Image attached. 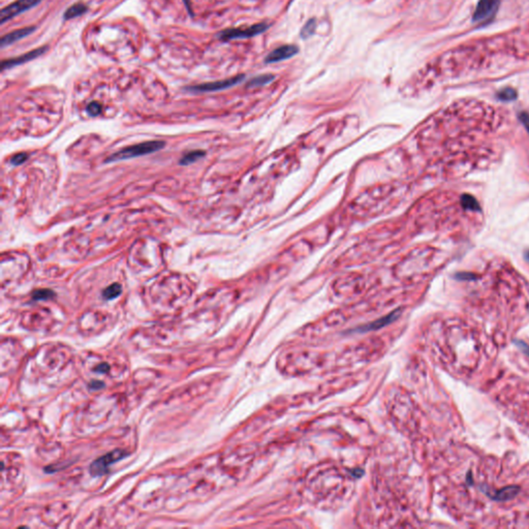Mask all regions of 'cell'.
<instances>
[{
    "label": "cell",
    "instance_id": "25",
    "mask_svg": "<svg viewBox=\"0 0 529 529\" xmlns=\"http://www.w3.org/2000/svg\"><path fill=\"white\" fill-rule=\"evenodd\" d=\"M528 258H529V252H528Z\"/></svg>",
    "mask_w": 529,
    "mask_h": 529
},
{
    "label": "cell",
    "instance_id": "13",
    "mask_svg": "<svg viewBox=\"0 0 529 529\" xmlns=\"http://www.w3.org/2000/svg\"><path fill=\"white\" fill-rule=\"evenodd\" d=\"M121 291H122V287L120 284L113 283L107 288H105V290L103 291V296L106 300H113L118 296H120Z\"/></svg>",
    "mask_w": 529,
    "mask_h": 529
},
{
    "label": "cell",
    "instance_id": "23",
    "mask_svg": "<svg viewBox=\"0 0 529 529\" xmlns=\"http://www.w3.org/2000/svg\"><path fill=\"white\" fill-rule=\"evenodd\" d=\"M96 370L100 371V372H103V373H104V372H107L109 370V366L107 364H101L99 367L96 368Z\"/></svg>",
    "mask_w": 529,
    "mask_h": 529
},
{
    "label": "cell",
    "instance_id": "7",
    "mask_svg": "<svg viewBox=\"0 0 529 529\" xmlns=\"http://www.w3.org/2000/svg\"><path fill=\"white\" fill-rule=\"evenodd\" d=\"M47 49H48L47 47H41V48L31 50V51H29V52H27V53H25L23 55L11 58V59H8V60H4L3 63H2V69L5 70V69L13 68L15 66L21 65V64L27 63V62H29L31 60H34V59H36L37 57L42 56L47 51Z\"/></svg>",
    "mask_w": 529,
    "mask_h": 529
},
{
    "label": "cell",
    "instance_id": "12",
    "mask_svg": "<svg viewBox=\"0 0 529 529\" xmlns=\"http://www.w3.org/2000/svg\"><path fill=\"white\" fill-rule=\"evenodd\" d=\"M205 156V152L204 151H199V150H195V151H191V152H188L187 154H185L183 158L180 160V165L182 166H188L190 164H193L197 161H199L200 159L204 158Z\"/></svg>",
    "mask_w": 529,
    "mask_h": 529
},
{
    "label": "cell",
    "instance_id": "5",
    "mask_svg": "<svg viewBox=\"0 0 529 529\" xmlns=\"http://www.w3.org/2000/svg\"><path fill=\"white\" fill-rule=\"evenodd\" d=\"M42 2L43 0H17V2L3 9L2 13H0V23L5 24L11 19L36 7Z\"/></svg>",
    "mask_w": 529,
    "mask_h": 529
},
{
    "label": "cell",
    "instance_id": "17",
    "mask_svg": "<svg viewBox=\"0 0 529 529\" xmlns=\"http://www.w3.org/2000/svg\"><path fill=\"white\" fill-rule=\"evenodd\" d=\"M498 97L501 101H513L517 97V93L512 88H505L498 93Z\"/></svg>",
    "mask_w": 529,
    "mask_h": 529
},
{
    "label": "cell",
    "instance_id": "8",
    "mask_svg": "<svg viewBox=\"0 0 529 529\" xmlns=\"http://www.w3.org/2000/svg\"><path fill=\"white\" fill-rule=\"evenodd\" d=\"M299 53V48L296 45H283L277 49L273 50L267 57L266 63H275L280 62L286 59H289L292 56Z\"/></svg>",
    "mask_w": 529,
    "mask_h": 529
},
{
    "label": "cell",
    "instance_id": "4",
    "mask_svg": "<svg viewBox=\"0 0 529 529\" xmlns=\"http://www.w3.org/2000/svg\"><path fill=\"white\" fill-rule=\"evenodd\" d=\"M501 0H480L474 13V21L485 24L493 20Z\"/></svg>",
    "mask_w": 529,
    "mask_h": 529
},
{
    "label": "cell",
    "instance_id": "16",
    "mask_svg": "<svg viewBox=\"0 0 529 529\" xmlns=\"http://www.w3.org/2000/svg\"><path fill=\"white\" fill-rule=\"evenodd\" d=\"M317 29V20L316 19H310L307 21V23L304 25V27L301 30V37L304 40H307L310 36L315 34Z\"/></svg>",
    "mask_w": 529,
    "mask_h": 529
},
{
    "label": "cell",
    "instance_id": "24",
    "mask_svg": "<svg viewBox=\"0 0 529 529\" xmlns=\"http://www.w3.org/2000/svg\"><path fill=\"white\" fill-rule=\"evenodd\" d=\"M183 2H184V4H185V7L187 8L189 14L192 16L193 14H192V11H191V7H190V5H189V0H183Z\"/></svg>",
    "mask_w": 529,
    "mask_h": 529
},
{
    "label": "cell",
    "instance_id": "10",
    "mask_svg": "<svg viewBox=\"0 0 529 529\" xmlns=\"http://www.w3.org/2000/svg\"><path fill=\"white\" fill-rule=\"evenodd\" d=\"M34 30H35V27H32V26L14 30L11 33H8L7 35H5L2 38V40H0V47H2L3 49L6 48V47H9V46L15 44L16 42L20 41V40H22V38L28 36Z\"/></svg>",
    "mask_w": 529,
    "mask_h": 529
},
{
    "label": "cell",
    "instance_id": "21",
    "mask_svg": "<svg viewBox=\"0 0 529 529\" xmlns=\"http://www.w3.org/2000/svg\"><path fill=\"white\" fill-rule=\"evenodd\" d=\"M520 119L522 121V123L524 124V126L526 127L527 131L529 132V115L526 114V113H522L520 115Z\"/></svg>",
    "mask_w": 529,
    "mask_h": 529
},
{
    "label": "cell",
    "instance_id": "14",
    "mask_svg": "<svg viewBox=\"0 0 529 529\" xmlns=\"http://www.w3.org/2000/svg\"><path fill=\"white\" fill-rule=\"evenodd\" d=\"M55 296V292L49 288L36 289L32 292V299L34 301H46L52 299Z\"/></svg>",
    "mask_w": 529,
    "mask_h": 529
},
{
    "label": "cell",
    "instance_id": "11",
    "mask_svg": "<svg viewBox=\"0 0 529 529\" xmlns=\"http://www.w3.org/2000/svg\"><path fill=\"white\" fill-rule=\"evenodd\" d=\"M87 12V6L82 4V3H79V4H74L72 5L71 7H69L63 14V19L64 20H70V19H73V18H77L79 16H82L83 14H85Z\"/></svg>",
    "mask_w": 529,
    "mask_h": 529
},
{
    "label": "cell",
    "instance_id": "18",
    "mask_svg": "<svg viewBox=\"0 0 529 529\" xmlns=\"http://www.w3.org/2000/svg\"><path fill=\"white\" fill-rule=\"evenodd\" d=\"M86 111H87V113H88L90 116L95 117V116H97V115H100V114H101V112H102V106H101L99 103L93 102V103H91V104H89V105L87 106Z\"/></svg>",
    "mask_w": 529,
    "mask_h": 529
},
{
    "label": "cell",
    "instance_id": "2",
    "mask_svg": "<svg viewBox=\"0 0 529 529\" xmlns=\"http://www.w3.org/2000/svg\"><path fill=\"white\" fill-rule=\"evenodd\" d=\"M269 28V25L266 23H259L249 27H240V28H230L219 32L218 37L221 41H231V40H242V38H250L259 34H262Z\"/></svg>",
    "mask_w": 529,
    "mask_h": 529
},
{
    "label": "cell",
    "instance_id": "1",
    "mask_svg": "<svg viewBox=\"0 0 529 529\" xmlns=\"http://www.w3.org/2000/svg\"><path fill=\"white\" fill-rule=\"evenodd\" d=\"M166 146V143L164 141H148L144 143H140L136 145H132L126 148H123L122 150L112 154L110 158L107 159V163H114V162H119L123 160H129L139 158V156L147 155L156 151L162 150Z\"/></svg>",
    "mask_w": 529,
    "mask_h": 529
},
{
    "label": "cell",
    "instance_id": "15",
    "mask_svg": "<svg viewBox=\"0 0 529 529\" xmlns=\"http://www.w3.org/2000/svg\"><path fill=\"white\" fill-rule=\"evenodd\" d=\"M274 79H275V78H274L273 74H262V75L256 77V78H254V79L249 81L248 86L249 87L264 86V85H267V84L271 83Z\"/></svg>",
    "mask_w": 529,
    "mask_h": 529
},
{
    "label": "cell",
    "instance_id": "19",
    "mask_svg": "<svg viewBox=\"0 0 529 529\" xmlns=\"http://www.w3.org/2000/svg\"><path fill=\"white\" fill-rule=\"evenodd\" d=\"M462 201H463V205L466 208H469V209H472V210H479L480 209L477 201L473 197H469V195H464V197L462 198Z\"/></svg>",
    "mask_w": 529,
    "mask_h": 529
},
{
    "label": "cell",
    "instance_id": "9",
    "mask_svg": "<svg viewBox=\"0 0 529 529\" xmlns=\"http://www.w3.org/2000/svg\"><path fill=\"white\" fill-rule=\"evenodd\" d=\"M484 491L490 498L495 501H507L513 499L519 493L520 488L518 486H508L496 490V491H489V490H484Z\"/></svg>",
    "mask_w": 529,
    "mask_h": 529
},
{
    "label": "cell",
    "instance_id": "20",
    "mask_svg": "<svg viewBox=\"0 0 529 529\" xmlns=\"http://www.w3.org/2000/svg\"><path fill=\"white\" fill-rule=\"evenodd\" d=\"M27 159H28V155L26 153H19L13 156L11 160V164L14 166H20L23 163H25Z\"/></svg>",
    "mask_w": 529,
    "mask_h": 529
},
{
    "label": "cell",
    "instance_id": "22",
    "mask_svg": "<svg viewBox=\"0 0 529 529\" xmlns=\"http://www.w3.org/2000/svg\"><path fill=\"white\" fill-rule=\"evenodd\" d=\"M516 344H517V346H518L521 350H523V351L525 352V354L529 357V345H528V344H526V343L523 342V341H516Z\"/></svg>",
    "mask_w": 529,
    "mask_h": 529
},
{
    "label": "cell",
    "instance_id": "6",
    "mask_svg": "<svg viewBox=\"0 0 529 529\" xmlns=\"http://www.w3.org/2000/svg\"><path fill=\"white\" fill-rule=\"evenodd\" d=\"M244 80V75L240 74L237 77L230 78V79L220 80L216 82H210V83H204L195 86L187 87L186 89L191 92H214V91H220L228 88H231L235 85L241 83Z\"/></svg>",
    "mask_w": 529,
    "mask_h": 529
},
{
    "label": "cell",
    "instance_id": "3",
    "mask_svg": "<svg viewBox=\"0 0 529 529\" xmlns=\"http://www.w3.org/2000/svg\"><path fill=\"white\" fill-rule=\"evenodd\" d=\"M125 456H127V453L123 449H114L112 452L106 454L103 457H100L93 461V463L90 465V474L93 477H102L106 475L109 472V467L114 463L123 459Z\"/></svg>",
    "mask_w": 529,
    "mask_h": 529
}]
</instances>
